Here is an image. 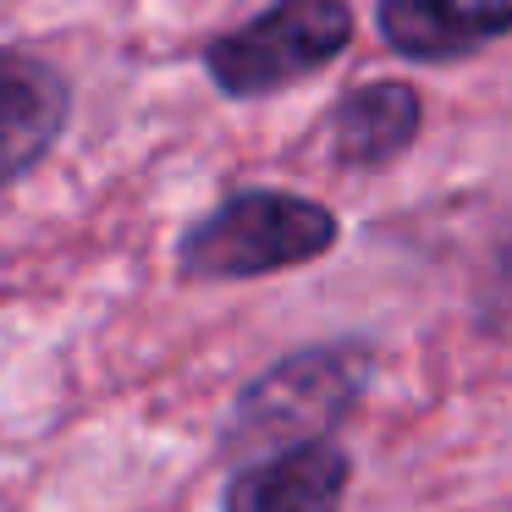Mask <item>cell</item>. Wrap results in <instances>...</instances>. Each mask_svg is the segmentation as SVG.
<instances>
[{"label":"cell","mask_w":512,"mask_h":512,"mask_svg":"<svg viewBox=\"0 0 512 512\" xmlns=\"http://www.w3.org/2000/svg\"><path fill=\"white\" fill-rule=\"evenodd\" d=\"M347 485H353V457L336 435H325L237 463L221 490V512H342Z\"/></svg>","instance_id":"277c9868"},{"label":"cell","mask_w":512,"mask_h":512,"mask_svg":"<svg viewBox=\"0 0 512 512\" xmlns=\"http://www.w3.org/2000/svg\"><path fill=\"white\" fill-rule=\"evenodd\" d=\"M424 133V94L402 78H364L325 111V155L336 171H380Z\"/></svg>","instance_id":"5b68a950"},{"label":"cell","mask_w":512,"mask_h":512,"mask_svg":"<svg viewBox=\"0 0 512 512\" xmlns=\"http://www.w3.org/2000/svg\"><path fill=\"white\" fill-rule=\"evenodd\" d=\"M358 17L347 0H270L243 28L204 45V72L226 100H270L347 56Z\"/></svg>","instance_id":"3957f363"},{"label":"cell","mask_w":512,"mask_h":512,"mask_svg":"<svg viewBox=\"0 0 512 512\" xmlns=\"http://www.w3.org/2000/svg\"><path fill=\"white\" fill-rule=\"evenodd\" d=\"M375 364L380 358L364 336H331V342L281 353L237 391L221 424V452L232 463H248V457L281 452V446H309L336 435L364 408Z\"/></svg>","instance_id":"6da1fadb"},{"label":"cell","mask_w":512,"mask_h":512,"mask_svg":"<svg viewBox=\"0 0 512 512\" xmlns=\"http://www.w3.org/2000/svg\"><path fill=\"white\" fill-rule=\"evenodd\" d=\"M375 34L391 56L446 67L512 34V0H375Z\"/></svg>","instance_id":"8992f818"},{"label":"cell","mask_w":512,"mask_h":512,"mask_svg":"<svg viewBox=\"0 0 512 512\" xmlns=\"http://www.w3.org/2000/svg\"><path fill=\"white\" fill-rule=\"evenodd\" d=\"M72 83L28 50H0V188L23 182L61 144Z\"/></svg>","instance_id":"52a82bcc"},{"label":"cell","mask_w":512,"mask_h":512,"mask_svg":"<svg viewBox=\"0 0 512 512\" xmlns=\"http://www.w3.org/2000/svg\"><path fill=\"white\" fill-rule=\"evenodd\" d=\"M336 243L342 221L331 204L287 188H243L177 237V270L188 281H259L314 265Z\"/></svg>","instance_id":"7a4b0ae2"}]
</instances>
